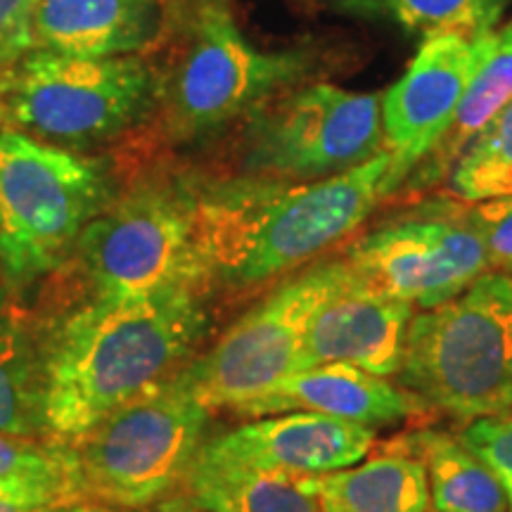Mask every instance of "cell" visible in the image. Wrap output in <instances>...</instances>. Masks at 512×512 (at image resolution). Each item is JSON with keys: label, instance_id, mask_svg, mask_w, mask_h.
I'll return each instance as SVG.
<instances>
[{"label": "cell", "instance_id": "obj_15", "mask_svg": "<svg viewBox=\"0 0 512 512\" xmlns=\"http://www.w3.org/2000/svg\"><path fill=\"white\" fill-rule=\"evenodd\" d=\"M422 408L425 406L418 399L387 377H377L349 363H325L287 375L235 413L247 418L318 413L377 430L399 425Z\"/></svg>", "mask_w": 512, "mask_h": 512}, {"label": "cell", "instance_id": "obj_26", "mask_svg": "<svg viewBox=\"0 0 512 512\" xmlns=\"http://www.w3.org/2000/svg\"><path fill=\"white\" fill-rule=\"evenodd\" d=\"M470 214L482 235L489 271L512 275V197L479 202Z\"/></svg>", "mask_w": 512, "mask_h": 512}, {"label": "cell", "instance_id": "obj_19", "mask_svg": "<svg viewBox=\"0 0 512 512\" xmlns=\"http://www.w3.org/2000/svg\"><path fill=\"white\" fill-rule=\"evenodd\" d=\"M209 512H323L306 477L254 470L200 453L183 484Z\"/></svg>", "mask_w": 512, "mask_h": 512}, {"label": "cell", "instance_id": "obj_28", "mask_svg": "<svg viewBox=\"0 0 512 512\" xmlns=\"http://www.w3.org/2000/svg\"><path fill=\"white\" fill-rule=\"evenodd\" d=\"M147 512H209V510H204L202 505H197L188 494L178 491V494L164 498V501H159L157 505H152Z\"/></svg>", "mask_w": 512, "mask_h": 512}, {"label": "cell", "instance_id": "obj_10", "mask_svg": "<svg viewBox=\"0 0 512 512\" xmlns=\"http://www.w3.org/2000/svg\"><path fill=\"white\" fill-rule=\"evenodd\" d=\"M349 285L342 254L323 256L278 280L181 370L183 382L211 413L240 411L297 370L313 313Z\"/></svg>", "mask_w": 512, "mask_h": 512}, {"label": "cell", "instance_id": "obj_29", "mask_svg": "<svg viewBox=\"0 0 512 512\" xmlns=\"http://www.w3.org/2000/svg\"><path fill=\"white\" fill-rule=\"evenodd\" d=\"M36 512H124V510L114 508V505H107V503H98V501H69L60 505H50V508H43Z\"/></svg>", "mask_w": 512, "mask_h": 512}, {"label": "cell", "instance_id": "obj_18", "mask_svg": "<svg viewBox=\"0 0 512 512\" xmlns=\"http://www.w3.org/2000/svg\"><path fill=\"white\" fill-rule=\"evenodd\" d=\"M0 432L46 441L43 356L34 318L0 283Z\"/></svg>", "mask_w": 512, "mask_h": 512}, {"label": "cell", "instance_id": "obj_7", "mask_svg": "<svg viewBox=\"0 0 512 512\" xmlns=\"http://www.w3.org/2000/svg\"><path fill=\"white\" fill-rule=\"evenodd\" d=\"M209 415L178 373L64 441L74 501L150 510L183 491L207 441Z\"/></svg>", "mask_w": 512, "mask_h": 512}, {"label": "cell", "instance_id": "obj_22", "mask_svg": "<svg viewBox=\"0 0 512 512\" xmlns=\"http://www.w3.org/2000/svg\"><path fill=\"white\" fill-rule=\"evenodd\" d=\"M0 496L27 510L74 501V482L60 441L0 432Z\"/></svg>", "mask_w": 512, "mask_h": 512}, {"label": "cell", "instance_id": "obj_6", "mask_svg": "<svg viewBox=\"0 0 512 512\" xmlns=\"http://www.w3.org/2000/svg\"><path fill=\"white\" fill-rule=\"evenodd\" d=\"M399 387L472 422L512 408V275L486 271L458 297L415 311Z\"/></svg>", "mask_w": 512, "mask_h": 512}, {"label": "cell", "instance_id": "obj_30", "mask_svg": "<svg viewBox=\"0 0 512 512\" xmlns=\"http://www.w3.org/2000/svg\"><path fill=\"white\" fill-rule=\"evenodd\" d=\"M0 512H34V510H27V508H22V505L12 503V501H8V498H3V496H0Z\"/></svg>", "mask_w": 512, "mask_h": 512}, {"label": "cell", "instance_id": "obj_12", "mask_svg": "<svg viewBox=\"0 0 512 512\" xmlns=\"http://www.w3.org/2000/svg\"><path fill=\"white\" fill-rule=\"evenodd\" d=\"M491 46L494 31L425 38L401 79L382 95L384 150L408 178L451 131Z\"/></svg>", "mask_w": 512, "mask_h": 512}, {"label": "cell", "instance_id": "obj_5", "mask_svg": "<svg viewBox=\"0 0 512 512\" xmlns=\"http://www.w3.org/2000/svg\"><path fill=\"white\" fill-rule=\"evenodd\" d=\"M117 188L114 157L0 128V283L17 294L53 278Z\"/></svg>", "mask_w": 512, "mask_h": 512}, {"label": "cell", "instance_id": "obj_24", "mask_svg": "<svg viewBox=\"0 0 512 512\" xmlns=\"http://www.w3.org/2000/svg\"><path fill=\"white\" fill-rule=\"evenodd\" d=\"M508 100H512V22L494 31L491 53L472 81L451 131L446 133V138L432 155H441L444 166H451L460 150Z\"/></svg>", "mask_w": 512, "mask_h": 512}, {"label": "cell", "instance_id": "obj_21", "mask_svg": "<svg viewBox=\"0 0 512 512\" xmlns=\"http://www.w3.org/2000/svg\"><path fill=\"white\" fill-rule=\"evenodd\" d=\"M337 15L382 22L406 34L484 36L496 31L508 0H328Z\"/></svg>", "mask_w": 512, "mask_h": 512}, {"label": "cell", "instance_id": "obj_11", "mask_svg": "<svg viewBox=\"0 0 512 512\" xmlns=\"http://www.w3.org/2000/svg\"><path fill=\"white\" fill-rule=\"evenodd\" d=\"M356 290L427 311L489 271L470 209L420 207L356 238L342 254Z\"/></svg>", "mask_w": 512, "mask_h": 512}, {"label": "cell", "instance_id": "obj_23", "mask_svg": "<svg viewBox=\"0 0 512 512\" xmlns=\"http://www.w3.org/2000/svg\"><path fill=\"white\" fill-rule=\"evenodd\" d=\"M446 185L456 200L467 204L512 197V100L453 159Z\"/></svg>", "mask_w": 512, "mask_h": 512}, {"label": "cell", "instance_id": "obj_1", "mask_svg": "<svg viewBox=\"0 0 512 512\" xmlns=\"http://www.w3.org/2000/svg\"><path fill=\"white\" fill-rule=\"evenodd\" d=\"M209 292L131 299L53 297L38 325L46 441H72L95 422L176 377L209 332Z\"/></svg>", "mask_w": 512, "mask_h": 512}, {"label": "cell", "instance_id": "obj_8", "mask_svg": "<svg viewBox=\"0 0 512 512\" xmlns=\"http://www.w3.org/2000/svg\"><path fill=\"white\" fill-rule=\"evenodd\" d=\"M155 76L143 55L79 57L34 48L0 91V128L74 152L147 131Z\"/></svg>", "mask_w": 512, "mask_h": 512}, {"label": "cell", "instance_id": "obj_20", "mask_svg": "<svg viewBox=\"0 0 512 512\" xmlns=\"http://www.w3.org/2000/svg\"><path fill=\"white\" fill-rule=\"evenodd\" d=\"M403 446L425 465L432 512H510L501 482L456 434L418 430Z\"/></svg>", "mask_w": 512, "mask_h": 512}, {"label": "cell", "instance_id": "obj_13", "mask_svg": "<svg viewBox=\"0 0 512 512\" xmlns=\"http://www.w3.org/2000/svg\"><path fill=\"white\" fill-rule=\"evenodd\" d=\"M375 430L318 413H278L245 422L204 441V456L254 470L318 477L361 463L375 448Z\"/></svg>", "mask_w": 512, "mask_h": 512}, {"label": "cell", "instance_id": "obj_16", "mask_svg": "<svg viewBox=\"0 0 512 512\" xmlns=\"http://www.w3.org/2000/svg\"><path fill=\"white\" fill-rule=\"evenodd\" d=\"M159 24L162 0H36L31 38L60 55H143Z\"/></svg>", "mask_w": 512, "mask_h": 512}, {"label": "cell", "instance_id": "obj_4", "mask_svg": "<svg viewBox=\"0 0 512 512\" xmlns=\"http://www.w3.org/2000/svg\"><path fill=\"white\" fill-rule=\"evenodd\" d=\"M143 57L155 76V112L145 136L162 150L235 128L313 67L304 50L256 48L230 0H162V24Z\"/></svg>", "mask_w": 512, "mask_h": 512}, {"label": "cell", "instance_id": "obj_27", "mask_svg": "<svg viewBox=\"0 0 512 512\" xmlns=\"http://www.w3.org/2000/svg\"><path fill=\"white\" fill-rule=\"evenodd\" d=\"M36 0H0V76L8 79L12 69L34 50L31 12Z\"/></svg>", "mask_w": 512, "mask_h": 512}, {"label": "cell", "instance_id": "obj_25", "mask_svg": "<svg viewBox=\"0 0 512 512\" xmlns=\"http://www.w3.org/2000/svg\"><path fill=\"white\" fill-rule=\"evenodd\" d=\"M467 451H472L501 482L512 512V408L467 422L458 434Z\"/></svg>", "mask_w": 512, "mask_h": 512}, {"label": "cell", "instance_id": "obj_3", "mask_svg": "<svg viewBox=\"0 0 512 512\" xmlns=\"http://www.w3.org/2000/svg\"><path fill=\"white\" fill-rule=\"evenodd\" d=\"M145 133L119 145V188L83 228L48 283L53 297L131 299L197 287L209 292L195 242V174L174 169ZM211 294V292H209Z\"/></svg>", "mask_w": 512, "mask_h": 512}, {"label": "cell", "instance_id": "obj_17", "mask_svg": "<svg viewBox=\"0 0 512 512\" xmlns=\"http://www.w3.org/2000/svg\"><path fill=\"white\" fill-rule=\"evenodd\" d=\"M306 484L323 512H432L425 465L403 444Z\"/></svg>", "mask_w": 512, "mask_h": 512}, {"label": "cell", "instance_id": "obj_31", "mask_svg": "<svg viewBox=\"0 0 512 512\" xmlns=\"http://www.w3.org/2000/svg\"><path fill=\"white\" fill-rule=\"evenodd\" d=\"M3 86H5V79H3V76H0V91H3Z\"/></svg>", "mask_w": 512, "mask_h": 512}, {"label": "cell", "instance_id": "obj_9", "mask_svg": "<svg viewBox=\"0 0 512 512\" xmlns=\"http://www.w3.org/2000/svg\"><path fill=\"white\" fill-rule=\"evenodd\" d=\"M382 98L335 83H297L235 126L228 174L309 183L347 174L384 150Z\"/></svg>", "mask_w": 512, "mask_h": 512}, {"label": "cell", "instance_id": "obj_14", "mask_svg": "<svg viewBox=\"0 0 512 512\" xmlns=\"http://www.w3.org/2000/svg\"><path fill=\"white\" fill-rule=\"evenodd\" d=\"M413 316L411 304L356 290L349 280L313 313L297 370L349 363L377 377H396Z\"/></svg>", "mask_w": 512, "mask_h": 512}, {"label": "cell", "instance_id": "obj_2", "mask_svg": "<svg viewBox=\"0 0 512 512\" xmlns=\"http://www.w3.org/2000/svg\"><path fill=\"white\" fill-rule=\"evenodd\" d=\"M406 181L387 150L309 183L195 174V242L209 292L247 294L323 259Z\"/></svg>", "mask_w": 512, "mask_h": 512}]
</instances>
